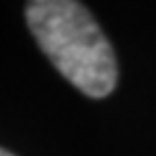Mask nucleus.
I'll return each mask as SVG.
<instances>
[{
    "instance_id": "f257e3e1",
    "label": "nucleus",
    "mask_w": 156,
    "mask_h": 156,
    "mask_svg": "<svg viewBox=\"0 0 156 156\" xmlns=\"http://www.w3.org/2000/svg\"><path fill=\"white\" fill-rule=\"evenodd\" d=\"M26 22L39 48L76 89L89 98H104L115 89V52L85 5L35 0L26 5Z\"/></svg>"
},
{
    "instance_id": "f03ea898",
    "label": "nucleus",
    "mask_w": 156,
    "mask_h": 156,
    "mask_svg": "<svg viewBox=\"0 0 156 156\" xmlns=\"http://www.w3.org/2000/svg\"><path fill=\"white\" fill-rule=\"evenodd\" d=\"M0 156H13L11 152H7V150H2V147H0Z\"/></svg>"
}]
</instances>
